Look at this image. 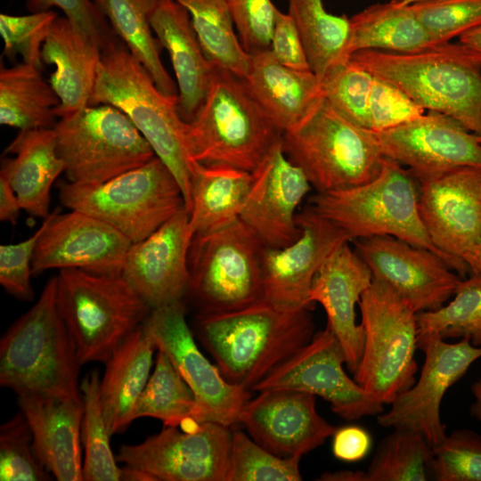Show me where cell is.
Wrapping results in <instances>:
<instances>
[{
  "mask_svg": "<svg viewBox=\"0 0 481 481\" xmlns=\"http://www.w3.org/2000/svg\"><path fill=\"white\" fill-rule=\"evenodd\" d=\"M152 31L170 57L178 86V110L190 122L208 92L216 67L205 54L186 9L158 0L150 18Z\"/></svg>",
  "mask_w": 481,
  "mask_h": 481,
  "instance_id": "27",
  "label": "cell"
},
{
  "mask_svg": "<svg viewBox=\"0 0 481 481\" xmlns=\"http://www.w3.org/2000/svg\"><path fill=\"white\" fill-rule=\"evenodd\" d=\"M102 50L66 17H57L42 47L43 62L54 66L50 84L60 99L59 118L89 105Z\"/></svg>",
  "mask_w": 481,
  "mask_h": 481,
  "instance_id": "29",
  "label": "cell"
},
{
  "mask_svg": "<svg viewBox=\"0 0 481 481\" xmlns=\"http://www.w3.org/2000/svg\"><path fill=\"white\" fill-rule=\"evenodd\" d=\"M240 423L257 444L283 458L302 457L337 429L318 413L314 395L289 388L259 391L245 404Z\"/></svg>",
  "mask_w": 481,
  "mask_h": 481,
  "instance_id": "23",
  "label": "cell"
},
{
  "mask_svg": "<svg viewBox=\"0 0 481 481\" xmlns=\"http://www.w3.org/2000/svg\"><path fill=\"white\" fill-rule=\"evenodd\" d=\"M97 370L86 373L80 382L83 402L81 444L85 455L83 481H119L121 467L110 447V434L103 415Z\"/></svg>",
  "mask_w": 481,
  "mask_h": 481,
  "instance_id": "40",
  "label": "cell"
},
{
  "mask_svg": "<svg viewBox=\"0 0 481 481\" xmlns=\"http://www.w3.org/2000/svg\"><path fill=\"white\" fill-rule=\"evenodd\" d=\"M57 17L55 12L49 10L31 12L29 15L1 13L3 54L10 60L20 54L23 62L42 70V47Z\"/></svg>",
  "mask_w": 481,
  "mask_h": 481,
  "instance_id": "47",
  "label": "cell"
},
{
  "mask_svg": "<svg viewBox=\"0 0 481 481\" xmlns=\"http://www.w3.org/2000/svg\"><path fill=\"white\" fill-rule=\"evenodd\" d=\"M425 112L395 85L373 76L368 106L370 131L378 133L395 127Z\"/></svg>",
  "mask_w": 481,
  "mask_h": 481,
  "instance_id": "48",
  "label": "cell"
},
{
  "mask_svg": "<svg viewBox=\"0 0 481 481\" xmlns=\"http://www.w3.org/2000/svg\"><path fill=\"white\" fill-rule=\"evenodd\" d=\"M63 206L110 224L131 242L143 240L185 207L182 189L157 156L97 184L61 182Z\"/></svg>",
  "mask_w": 481,
  "mask_h": 481,
  "instance_id": "8",
  "label": "cell"
},
{
  "mask_svg": "<svg viewBox=\"0 0 481 481\" xmlns=\"http://www.w3.org/2000/svg\"><path fill=\"white\" fill-rule=\"evenodd\" d=\"M5 153L15 157L4 159L0 172L8 178L22 210L46 218L52 186L65 170L53 128L20 130Z\"/></svg>",
  "mask_w": 481,
  "mask_h": 481,
  "instance_id": "30",
  "label": "cell"
},
{
  "mask_svg": "<svg viewBox=\"0 0 481 481\" xmlns=\"http://www.w3.org/2000/svg\"><path fill=\"white\" fill-rule=\"evenodd\" d=\"M355 246L373 279L391 288L417 313L441 307L462 279L435 252L392 236L355 240Z\"/></svg>",
  "mask_w": 481,
  "mask_h": 481,
  "instance_id": "20",
  "label": "cell"
},
{
  "mask_svg": "<svg viewBox=\"0 0 481 481\" xmlns=\"http://www.w3.org/2000/svg\"><path fill=\"white\" fill-rule=\"evenodd\" d=\"M194 410L192 391L167 355L158 350L153 373L135 405L133 420L151 417L164 427L191 430L200 424L194 420Z\"/></svg>",
  "mask_w": 481,
  "mask_h": 481,
  "instance_id": "38",
  "label": "cell"
},
{
  "mask_svg": "<svg viewBox=\"0 0 481 481\" xmlns=\"http://www.w3.org/2000/svg\"><path fill=\"white\" fill-rule=\"evenodd\" d=\"M59 312L83 364H105L151 308L121 274L61 269L56 275Z\"/></svg>",
  "mask_w": 481,
  "mask_h": 481,
  "instance_id": "6",
  "label": "cell"
},
{
  "mask_svg": "<svg viewBox=\"0 0 481 481\" xmlns=\"http://www.w3.org/2000/svg\"><path fill=\"white\" fill-rule=\"evenodd\" d=\"M299 236L281 248L264 246L263 298L289 307H309L313 280L329 256L349 242L347 234L311 206L297 215Z\"/></svg>",
  "mask_w": 481,
  "mask_h": 481,
  "instance_id": "21",
  "label": "cell"
},
{
  "mask_svg": "<svg viewBox=\"0 0 481 481\" xmlns=\"http://www.w3.org/2000/svg\"><path fill=\"white\" fill-rule=\"evenodd\" d=\"M425 358L420 378L391 404L390 409L377 416L386 428H409L420 433L433 447L446 436L441 419V403L447 390L460 380L477 360L481 346L469 338L447 343L430 338L419 347Z\"/></svg>",
  "mask_w": 481,
  "mask_h": 481,
  "instance_id": "17",
  "label": "cell"
},
{
  "mask_svg": "<svg viewBox=\"0 0 481 481\" xmlns=\"http://www.w3.org/2000/svg\"><path fill=\"white\" fill-rule=\"evenodd\" d=\"M109 104L125 113L155 155L174 174L189 211L191 178L196 162L190 152L178 95L156 86L147 69L120 39L102 51L89 105Z\"/></svg>",
  "mask_w": 481,
  "mask_h": 481,
  "instance_id": "2",
  "label": "cell"
},
{
  "mask_svg": "<svg viewBox=\"0 0 481 481\" xmlns=\"http://www.w3.org/2000/svg\"><path fill=\"white\" fill-rule=\"evenodd\" d=\"M473 402L469 407V413L481 423V379L474 381L470 387Z\"/></svg>",
  "mask_w": 481,
  "mask_h": 481,
  "instance_id": "57",
  "label": "cell"
},
{
  "mask_svg": "<svg viewBox=\"0 0 481 481\" xmlns=\"http://www.w3.org/2000/svg\"><path fill=\"white\" fill-rule=\"evenodd\" d=\"M50 477L35 456L31 429L20 411L0 428V480L45 481Z\"/></svg>",
  "mask_w": 481,
  "mask_h": 481,
  "instance_id": "44",
  "label": "cell"
},
{
  "mask_svg": "<svg viewBox=\"0 0 481 481\" xmlns=\"http://www.w3.org/2000/svg\"><path fill=\"white\" fill-rule=\"evenodd\" d=\"M470 273L481 275V240L473 252L465 259Z\"/></svg>",
  "mask_w": 481,
  "mask_h": 481,
  "instance_id": "59",
  "label": "cell"
},
{
  "mask_svg": "<svg viewBox=\"0 0 481 481\" xmlns=\"http://www.w3.org/2000/svg\"><path fill=\"white\" fill-rule=\"evenodd\" d=\"M42 231L43 224L22 241L0 245V284L6 292L20 300L30 301L34 298L32 261Z\"/></svg>",
  "mask_w": 481,
  "mask_h": 481,
  "instance_id": "50",
  "label": "cell"
},
{
  "mask_svg": "<svg viewBox=\"0 0 481 481\" xmlns=\"http://www.w3.org/2000/svg\"><path fill=\"white\" fill-rule=\"evenodd\" d=\"M264 245L240 219L195 234L189 249L188 294L200 310L227 311L263 298Z\"/></svg>",
  "mask_w": 481,
  "mask_h": 481,
  "instance_id": "12",
  "label": "cell"
},
{
  "mask_svg": "<svg viewBox=\"0 0 481 481\" xmlns=\"http://www.w3.org/2000/svg\"><path fill=\"white\" fill-rule=\"evenodd\" d=\"M244 49L252 53L269 49L276 6L271 0H227Z\"/></svg>",
  "mask_w": 481,
  "mask_h": 481,
  "instance_id": "49",
  "label": "cell"
},
{
  "mask_svg": "<svg viewBox=\"0 0 481 481\" xmlns=\"http://www.w3.org/2000/svg\"><path fill=\"white\" fill-rule=\"evenodd\" d=\"M437 44L402 0L374 4L350 17V57L364 50L416 53Z\"/></svg>",
  "mask_w": 481,
  "mask_h": 481,
  "instance_id": "33",
  "label": "cell"
},
{
  "mask_svg": "<svg viewBox=\"0 0 481 481\" xmlns=\"http://www.w3.org/2000/svg\"><path fill=\"white\" fill-rule=\"evenodd\" d=\"M373 281L372 273L356 250L346 242L335 249L315 274L308 302L319 303L327 325L340 343L346 366L353 373L363 347V330L356 322L355 306Z\"/></svg>",
  "mask_w": 481,
  "mask_h": 481,
  "instance_id": "25",
  "label": "cell"
},
{
  "mask_svg": "<svg viewBox=\"0 0 481 481\" xmlns=\"http://www.w3.org/2000/svg\"><path fill=\"white\" fill-rule=\"evenodd\" d=\"M479 135H480V137H481V134H480Z\"/></svg>",
  "mask_w": 481,
  "mask_h": 481,
  "instance_id": "61",
  "label": "cell"
},
{
  "mask_svg": "<svg viewBox=\"0 0 481 481\" xmlns=\"http://www.w3.org/2000/svg\"><path fill=\"white\" fill-rule=\"evenodd\" d=\"M269 49L282 65L298 70L310 69L302 39L292 17L278 8Z\"/></svg>",
  "mask_w": 481,
  "mask_h": 481,
  "instance_id": "52",
  "label": "cell"
},
{
  "mask_svg": "<svg viewBox=\"0 0 481 481\" xmlns=\"http://www.w3.org/2000/svg\"><path fill=\"white\" fill-rule=\"evenodd\" d=\"M156 349L152 338L141 325L105 363L100 395L110 436L124 432L134 421L133 411L149 380Z\"/></svg>",
  "mask_w": 481,
  "mask_h": 481,
  "instance_id": "31",
  "label": "cell"
},
{
  "mask_svg": "<svg viewBox=\"0 0 481 481\" xmlns=\"http://www.w3.org/2000/svg\"><path fill=\"white\" fill-rule=\"evenodd\" d=\"M419 183V209L428 234L463 277L469 273L465 259L481 240V167H462Z\"/></svg>",
  "mask_w": 481,
  "mask_h": 481,
  "instance_id": "16",
  "label": "cell"
},
{
  "mask_svg": "<svg viewBox=\"0 0 481 481\" xmlns=\"http://www.w3.org/2000/svg\"><path fill=\"white\" fill-rule=\"evenodd\" d=\"M53 130L70 183H101L156 156L128 117L112 105H87L60 118Z\"/></svg>",
  "mask_w": 481,
  "mask_h": 481,
  "instance_id": "11",
  "label": "cell"
},
{
  "mask_svg": "<svg viewBox=\"0 0 481 481\" xmlns=\"http://www.w3.org/2000/svg\"><path fill=\"white\" fill-rule=\"evenodd\" d=\"M231 442V427L216 422L183 431L164 427L140 444L121 445L116 459L154 481H226Z\"/></svg>",
  "mask_w": 481,
  "mask_h": 481,
  "instance_id": "14",
  "label": "cell"
},
{
  "mask_svg": "<svg viewBox=\"0 0 481 481\" xmlns=\"http://www.w3.org/2000/svg\"><path fill=\"white\" fill-rule=\"evenodd\" d=\"M319 480L365 481V473L362 470H341L336 472H326L320 477Z\"/></svg>",
  "mask_w": 481,
  "mask_h": 481,
  "instance_id": "55",
  "label": "cell"
},
{
  "mask_svg": "<svg viewBox=\"0 0 481 481\" xmlns=\"http://www.w3.org/2000/svg\"><path fill=\"white\" fill-rule=\"evenodd\" d=\"M188 12L198 39L216 68L244 78L250 54L236 33L227 0H175Z\"/></svg>",
  "mask_w": 481,
  "mask_h": 481,
  "instance_id": "37",
  "label": "cell"
},
{
  "mask_svg": "<svg viewBox=\"0 0 481 481\" xmlns=\"http://www.w3.org/2000/svg\"><path fill=\"white\" fill-rule=\"evenodd\" d=\"M79 360L56 301V276L39 298L3 334L0 385L17 396L81 400Z\"/></svg>",
  "mask_w": 481,
  "mask_h": 481,
  "instance_id": "3",
  "label": "cell"
},
{
  "mask_svg": "<svg viewBox=\"0 0 481 481\" xmlns=\"http://www.w3.org/2000/svg\"><path fill=\"white\" fill-rule=\"evenodd\" d=\"M310 309L262 298L233 310H200L195 329L224 378L252 390L311 341L314 324Z\"/></svg>",
  "mask_w": 481,
  "mask_h": 481,
  "instance_id": "1",
  "label": "cell"
},
{
  "mask_svg": "<svg viewBox=\"0 0 481 481\" xmlns=\"http://www.w3.org/2000/svg\"><path fill=\"white\" fill-rule=\"evenodd\" d=\"M411 5L420 22L439 44L481 25V0H423Z\"/></svg>",
  "mask_w": 481,
  "mask_h": 481,
  "instance_id": "46",
  "label": "cell"
},
{
  "mask_svg": "<svg viewBox=\"0 0 481 481\" xmlns=\"http://www.w3.org/2000/svg\"><path fill=\"white\" fill-rule=\"evenodd\" d=\"M430 477L436 481H481V435L457 429L432 447Z\"/></svg>",
  "mask_w": 481,
  "mask_h": 481,
  "instance_id": "45",
  "label": "cell"
},
{
  "mask_svg": "<svg viewBox=\"0 0 481 481\" xmlns=\"http://www.w3.org/2000/svg\"><path fill=\"white\" fill-rule=\"evenodd\" d=\"M385 158L406 166L418 181L462 167H481V137L437 111L372 132Z\"/></svg>",
  "mask_w": 481,
  "mask_h": 481,
  "instance_id": "18",
  "label": "cell"
},
{
  "mask_svg": "<svg viewBox=\"0 0 481 481\" xmlns=\"http://www.w3.org/2000/svg\"><path fill=\"white\" fill-rule=\"evenodd\" d=\"M69 210L60 213L55 208L44 219L32 261L33 275L50 269L121 274L133 242L97 217Z\"/></svg>",
  "mask_w": 481,
  "mask_h": 481,
  "instance_id": "19",
  "label": "cell"
},
{
  "mask_svg": "<svg viewBox=\"0 0 481 481\" xmlns=\"http://www.w3.org/2000/svg\"><path fill=\"white\" fill-rule=\"evenodd\" d=\"M40 71L26 62L1 67V125L20 130L53 128L60 99Z\"/></svg>",
  "mask_w": 481,
  "mask_h": 481,
  "instance_id": "34",
  "label": "cell"
},
{
  "mask_svg": "<svg viewBox=\"0 0 481 481\" xmlns=\"http://www.w3.org/2000/svg\"><path fill=\"white\" fill-rule=\"evenodd\" d=\"M452 298L437 309L418 313V347L430 338H469L481 346V275L462 278Z\"/></svg>",
  "mask_w": 481,
  "mask_h": 481,
  "instance_id": "39",
  "label": "cell"
},
{
  "mask_svg": "<svg viewBox=\"0 0 481 481\" xmlns=\"http://www.w3.org/2000/svg\"><path fill=\"white\" fill-rule=\"evenodd\" d=\"M92 1L159 89L168 95H178L176 86L161 61V45L151 33L150 18L158 0Z\"/></svg>",
  "mask_w": 481,
  "mask_h": 481,
  "instance_id": "35",
  "label": "cell"
},
{
  "mask_svg": "<svg viewBox=\"0 0 481 481\" xmlns=\"http://www.w3.org/2000/svg\"><path fill=\"white\" fill-rule=\"evenodd\" d=\"M185 135L196 162L251 173L282 136L244 79L216 67L203 103L185 123Z\"/></svg>",
  "mask_w": 481,
  "mask_h": 481,
  "instance_id": "5",
  "label": "cell"
},
{
  "mask_svg": "<svg viewBox=\"0 0 481 481\" xmlns=\"http://www.w3.org/2000/svg\"><path fill=\"white\" fill-rule=\"evenodd\" d=\"M459 38V43L481 54V25L466 32Z\"/></svg>",
  "mask_w": 481,
  "mask_h": 481,
  "instance_id": "56",
  "label": "cell"
},
{
  "mask_svg": "<svg viewBox=\"0 0 481 481\" xmlns=\"http://www.w3.org/2000/svg\"><path fill=\"white\" fill-rule=\"evenodd\" d=\"M358 306L363 347L355 379L384 404H390L416 381L418 313L375 279Z\"/></svg>",
  "mask_w": 481,
  "mask_h": 481,
  "instance_id": "10",
  "label": "cell"
},
{
  "mask_svg": "<svg viewBox=\"0 0 481 481\" xmlns=\"http://www.w3.org/2000/svg\"><path fill=\"white\" fill-rule=\"evenodd\" d=\"M192 237L183 207L127 250L121 275L151 309L183 301L188 294Z\"/></svg>",
  "mask_w": 481,
  "mask_h": 481,
  "instance_id": "22",
  "label": "cell"
},
{
  "mask_svg": "<svg viewBox=\"0 0 481 481\" xmlns=\"http://www.w3.org/2000/svg\"><path fill=\"white\" fill-rule=\"evenodd\" d=\"M332 437L333 455L342 461H358L368 454L371 447V435L356 425L337 428Z\"/></svg>",
  "mask_w": 481,
  "mask_h": 481,
  "instance_id": "53",
  "label": "cell"
},
{
  "mask_svg": "<svg viewBox=\"0 0 481 481\" xmlns=\"http://www.w3.org/2000/svg\"><path fill=\"white\" fill-rule=\"evenodd\" d=\"M310 69L320 80L335 65L348 61L350 18L330 13L322 0H288Z\"/></svg>",
  "mask_w": 481,
  "mask_h": 481,
  "instance_id": "36",
  "label": "cell"
},
{
  "mask_svg": "<svg viewBox=\"0 0 481 481\" xmlns=\"http://www.w3.org/2000/svg\"><path fill=\"white\" fill-rule=\"evenodd\" d=\"M419 1H423V0H402V2L404 4H413L415 2H419Z\"/></svg>",
  "mask_w": 481,
  "mask_h": 481,
  "instance_id": "60",
  "label": "cell"
},
{
  "mask_svg": "<svg viewBox=\"0 0 481 481\" xmlns=\"http://www.w3.org/2000/svg\"><path fill=\"white\" fill-rule=\"evenodd\" d=\"M157 349L170 359L193 393L194 420L232 427L251 398L249 389L228 382L196 345L183 301L152 308L143 323Z\"/></svg>",
  "mask_w": 481,
  "mask_h": 481,
  "instance_id": "13",
  "label": "cell"
},
{
  "mask_svg": "<svg viewBox=\"0 0 481 481\" xmlns=\"http://www.w3.org/2000/svg\"><path fill=\"white\" fill-rule=\"evenodd\" d=\"M373 76L351 60L332 67L321 80L324 98L343 117L369 130L368 106Z\"/></svg>",
  "mask_w": 481,
  "mask_h": 481,
  "instance_id": "43",
  "label": "cell"
},
{
  "mask_svg": "<svg viewBox=\"0 0 481 481\" xmlns=\"http://www.w3.org/2000/svg\"><path fill=\"white\" fill-rule=\"evenodd\" d=\"M349 60L395 85L425 110L481 134V54L472 49L446 42L409 53L359 51Z\"/></svg>",
  "mask_w": 481,
  "mask_h": 481,
  "instance_id": "4",
  "label": "cell"
},
{
  "mask_svg": "<svg viewBox=\"0 0 481 481\" xmlns=\"http://www.w3.org/2000/svg\"><path fill=\"white\" fill-rule=\"evenodd\" d=\"M26 5L31 12L58 7L71 24L95 42L102 51L118 38L92 0H27Z\"/></svg>",
  "mask_w": 481,
  "mask_h": 481,
  "instance_id": "51",
  "label": "cell"
},
{
  "mask_svg": "<svg viewBox=\"0 0 481 481\" xmlns=\"http://www.w3.org/2000/svg\"><path fill=\"white\" fill-rule=\"evenodd\" d=\"M17 402L39 463L59 481H83L82 399L19 395Z\"/></svg>",
  "mask_w": 481,
  "mask_h": 481,
  "instance_id": "26",
  "label": "cell"
},
{
  "mask_svg": "<svg viewBox=\"0 0 481 481\" xmlns=\"http://www.w3.org/2000/svg\"><path fill=\"white\" fill-rule=\"evenodd\" d=\"M249 54V90L282 134L297 128L323 98L321 80L310 69L282 65L270 49Z\"/></svg>",
  "mask_w": 481,
  "mask_h": 481,
  "instance_id": "28",
  "label": "cell"
},
{
  "mask_svg": "<svg viewBox=\"0 0 481 481\" xmlns=\"http://www.w3.org/2000/svg\"><path fill=\"white\" fill-rule=\"evenodd\" d=\"M252 180L251 172L227 166L197 163L191 178L189 207L193 236L239 220Z\"/></svg>",
  "mask_w": 481,
  "mask_h": 481,
  "instance_id": "32",
  "label": "cell"
},
{
  "mask_svg": "<svg viewBox=\"0 0 481 481\" xmlns=\"http://www.w3.org/2000/svg\"><path fill=\"white\" fill-rule=\"evenodd\" d=\"M20 210L18 197L6 175L0 172V220L15 224Z\"/></svg>",
  "mask_w": 481,
  "mask_h": 481,
  "instance_id": "54",
  "label": "cell"
},
{
  "mask_svg": "<svg viewBox=\"0 0 481 481\" xmlns=\"http://www.w3.org/2000/svg\"><path fill=\"white\" fill-rule=\"evenodd\" d=\"M300 459L277 456L241 430L232 429L226 481H300Z\"/></svg>",
  "mask_w": 481,
  "mask_h": 481,
  "instance_id": "42",
  "label": "cell"
},
{
  "mask_svg": "<svg viewBox=\"0 0 481 481\" xmlns=\"http://www.w3.org/2000/svg\"><path fill=\"white\" fill-rule=\"evenodd\" d=\"M344 364L343 348L326 325L252 390L289 388L307 392L329 402L333 412L346 420L380 414L384 404L352 379Z\"/></svg>",
  "mask_w": 481,
  "mask_h": 481,
  "instance_id": "15",
  "label": "cell"
},
{
  "mask_svg": "<svg viewBox=\"0 0 481 481\" xmlns=\"http://www.w3.org/2000/svg\"><path fill=\"white\" fill-rule=\"evenodd\" d=\"M415 179L403 165L385 158L379 173L371 181L317 192L311 199V207L342 229L350 240L392 236L428 249L446 262L421 220Z\"/></svg>",
  "mask_w": 481,
  "mask_h": 481,
  "instance_id": "7",
  "label": "cell"
},
{
  "mask_svg": "<svg viewBox=\"0 0 481 481\" xmlns=\"http://www.w3.org/2000/svg\"><path fill=\"white\" fill-rule=\"evenodd\" d=\"M281 143L317 192L365 183L385 159L373 133L346 119L324 96L302 124L282 134Z\"/></svg>",
  "mask_w": 481,
  "mask_h": 481,
  "instance_id": "9",
  "label": "cell"
},
{
  "mask_svg": "<svg viewBox=\"0 0 481 481\" xmlns=\"http://www.w3.org/2000/svg\"><path fill=\"white\" fill-rule=\"evenodd\" d=\"M432 446L419 432L394 428L383 438L365 473V481H426Z\"/></svg>",
  "mask_w": 481,
  "mask_h": 481,
  "instance_id": "41",
  "label": "cell"
},
{
  "mask_svg": "<svg viewBox=\"0 0 481 481\" xmlns=\"http://www.w3.org/2000/svg\"><path fill=\"white\" fill-rule=\"evenodd\" d=\"M154 481V479L142 469L125 465L121 467L119 481Z\"/></svg>",
  "mask_w": 481,
  "mask_h": 481,
  "instance_id": "58",
  "label": "cell"
},
{
  "mask_svg": "<svg viewBox=\"0 0 481 481\" xmlns=\"http://www.w3.org/2000/svg\"><path fill=\"white\" fill-rule=\"evenodd\" d=\"M252 175V184L240 219L264 246L289 245L300 233L297 209L312 187L308 179L287 157L281 139Z\"/></svg>",
  "mask_w": 481,
  "mask_h": 481,
  "instance_id": "24",
  "label": "cell"
}]
</instances>
